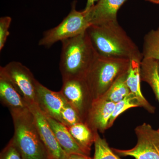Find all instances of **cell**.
<instances>
[{"mask_svg":"<svg viewBox=\"0 0 159 159\" xmlns=\"http://www.w3.org/2000/svg\"><path fill=\"white\" fill-rule=\"evenodd\" d=\"M127 73L120 76L101 97L116 103L124 99L130 92L126 83Z\"/></svg>","mask_w":159,"mask_h":159,"instance_id":"ac0fdd59","label":"cell"},{"mask_svg":"<svg viewBox=\"0 0 159 159\" xmlns=\"http://www.w3.org/2000/svg\"><path fill=\"white\" fill-rule=\"evenodd\" d=\"M61 42L59 70L62 80L84 78L99 55L87 31Z\"/></svg>","mask_w":159,"mask_h":159,"instance_id":"7a4b0ae2","label":"cell"},{"mask_svg":"<svg viewBox=\"0 0 159 159\" xmlns=\"http://www.w3.org/2000/svg\"><path fill=\"white\" fill-rule=\"evenodd\" d=\"M142 81L148 83L159 102V67L157 61L143 58L140 64Z\"/></svg>","mask_w":159,"mask_h":159,"instance_id":"2e32d148","label":"cell"},{"mask_svg":"<svg viewBox=\"0 0 159 159\" xmlns=\"http://www.w3.org/2000/svg\"><path fill=\"white\" fill-rule=\"evenodd\" d=\"M64 159H93L89 156L80 153L67 154Z\"/></svg>","mask_w":159,"mask_h":159,"instance_id":"d4e9b609","label":"cell"},{"mask_svg":"<svg viewBox=\"0 0 159 159\" xmlns=\"http://www.w3.org/2000/svg\"><path fill=\"white\" fill-rule=\"evenodd\" d=\"M14 133L11 140L24 159H49L29 107L10 112Z\"/></svg>","mask_w":159,"mask_h":159,"instance_id":"3957f363","label":"cell"},{"mask_svg":"<svg viewBox=\"0 0 159 159\" xmlns=\"http://www.w3.org/2000/svg\"><path fill=\"white\" fill-rule=\"evenodd\" d=\"M146 1L155 3V4H159V0H146Z\"/></svg>","mask_w":159,"mask_h":159,"instance_id":"4316f807","label":"cell"},{"mask_svg":"<svg viewBox=\"0 0 159 159\" xmlns=\"http://www.w3.org/2000/svg\"><path fill=\"white\" fill-rule=\"evenodd\" d=\"M46 116L57 142L66 153H80L88 155L74 140L67 127L56 119Z\"/></svg>","mask_w":159,"mask_h":159,"instance_id":"9a60e30c","label":"cell"},{"mask_svg":"<svg viewBox=\"0 0 159 159\" xmlns=\"http://www.w3.org/2000/svg\"><path fill=\"white\" fill-rule=\"evenodd\" d=\"M139 107H140L136 98L130 93L124 99L116 103L113 112L109 121L107 129L112 126L115 120L122 113L129 108Z\"/></svg>","mask_w":159,"mask_h":159,"instance_id":"44dd1931","label":"cell"},{"mask_svg":"<svg viewBox=\"0 0 159 159\" xmlns=\"http://www.w3.org/2000/svg\"><path fill=\"white\" fill-rule=\"evenodd\" d=\"M87 31L100 56L140 61L143 59L142 53L117 20L91 25Z\"/></svg>","mask_w":159,"mask_h":159,"instance_id":"6da1fadb","label":"cell"},{"mask_svg":"<svg viewBox=\"0 0 159 159\" xmlns=\"http://www.w3.org/2000/svg\"><path fill=\"white\" fill-rule=\"evenodd\" d=\"M0 159H24L12 140L10 141L1 152Z\"/></svg>","mask_w":159,"mask_h":159,"instance_id":"cb8c5ba5","label":"cell"},{"mask_svg":"<svg viewBox=\"0 0 159 159\" xmlns=\"http://www.w3.org/2000/svg\"><path fill=\"white\" fill-rule=\"evenodd\" d=\"M67 128L78 145L89 156L91 147L95 140V132L85 122H82Z\"/></svg>","mask_w":159,"mask_h":159,"instance_id":"e0dca14e","label":"cell"},{"mask_svg":"<svg viewBox=\"0 0 159 159\" xmlns=\"http://www.w3.org/2000/svg\"><path fill=\"white\" fill-rule=\"evenodd\" d=\"M157 133L159 137V129L158 130H157Z\"/></svg>","mask_w":159,"mask_h":159,"instance_id":"83f0119b","label":"cell"},{"mask_svg":"<svg viewBox=\"0 0 159 159\" xmlns=\"http://www.w3.org/2000/svg\"><path fill=\"white\" fill-rule=\"evenodd\" d=\"M141 61L135 59L130 60V65L126 78V83L130 93L136 98L140 107H143L150 113L153 114L155 112V107L151 105L145 99L141 90L140 76Z\"/></svg>","mask_w":159,"mask_h":159,"instance_id":"5bb4252c","label":"cell"},{"mask_svg":"<svg viewBox=\"0 0 159 159\" xmlns=\"http://www.w3.org/2000/svg\"><path fill=\"white\" fill-rule=\"evenodd\" d=\"M0 71L9 78L28 105L36 103L37 80L27 67L19 61H12L1 66Z\"/></svg>","mask_w":159,"mask_h":159,"instance_id":"52a82bcc","label":"cell"},{"mask_svg":"<svg viewBox=\"0 0 159 159\" xmlns=\"http://www.w3.org/2000/svg\"><path fill=\"white\" fill-rule=\"evenodd\" d=\"M137 143L134 148L126 150L112 148L120 156L132 157L135 159H159V137L157 130L144 123L135 129Z\"/></svg>","mask_w":159,"mask_h":159,"instance_id":"8992f818","label":"cell"},{"mask_svg":"<svg viewBox=\"0 0 159 159\" xmlns=\"http://www.w3.org/2000/svg\"><path fill=\"white\" fill-rule=\"evenodd\" d=\"M116 103L99 97L93 99L85 123L94 132L103 133L107 129L109 121Z\"/></svg>","mask_w":159,"mask_h":159,"instance_id":"8fae6325","label":"cell"},{"mask_svg":"<svg viewBox=\"0 0 159 159\" xmlns=\"http://www.w3.org/2000/svg\"><path fill=\"white\" fill-rule=\"evenodd\" d=\"M126 0H98L87 11L91 25H98L117 21L118 10Z\"/></svg>","mask_w":159,"mask_h":159,"instance_id":"7c38bea8","label":"cell"},{"mask_svg":"<svg viewBox=\"0 0 159 159\" xmlns=\"http://www.w3.org/2000/svg\"><path fill=\"white\" fill-rule=\"evenodd\" d=\"M28 106L34 117L40 138L47 150L49 159H64L67 154L57 142L45 114L37 103Z\"/></svg>","mask_w":159,"mask_h":159,"instance_id":"9c48e42d","label":"cell"},{"mask_svg":"<svg viewBox=\"0 0 159 159\" xmlns=\"http://www.w3.org/2000/svg\"><path fill=\"white\" fill-rule=\"evenodd\" d=\"M81 122L82 120L77 111L67 102L61 112L60 122L69 127Z\"/></svg>","mask_w":159,"mask_h":159,"instance_id":"7402d4cb","label":"cell"},{"mask_svg":"<svg viewBox=\"0 0 159 159\" xmlns=\"http://www.w3.org/2000/svg\"><path fill=\"white\" fill-rule=\"evenodd\" d=\"M142 54L143 58L159 61V28L145 35Z\"/></svg>","mask_w":159,"mask_h":159,"instance_id":"d6986e66","label":"cell"},{"mask_svg":"<svg viewBox=\"0 0 159 159\" xmlns=\"http://www.w3.org/2000/svg\"><path fill=\"white\" fill-rule=\"evenodd\" d=\"M95 153L93 159H122L110 148L105 139H102L95 132Z\"/></svg>","mask_w":159,"mask_h":159,"instance_id":"ffe728a7","label":"cell"},{"mask_svg":"<svg viewBox=\"0 0 159 159\" xmlns=\"http://www.w3.org/2000/svg\"><path fill=\"white\" fill-rule=\"evenodd\" d=\"M98 0H87L86 6L84 10L88 11L95 5V3L98 2Z\"/></svg>","mask_w":159,"mask_h":159,"instance_id":"484cf974","label":"cell"},{"mask_svg":"<svg viewBox=\"0 0 159 159\" xmlns=\"http://www.w3.org/2000/svg\"><path fill=\"white\" fill-rule=\"evenodd\" d=\"M91 25L88 11L84 10L77 11L76 2H74L69 14L59 25L45 31L38 45L50 48L58 42H62L85 32Z\"/></svg>","mask_w":159,"mask_h":159,"instance_id":"5b68a950","label":"cell"},{"mask_svg":"<svg viewBox=\"0 0 159 159\" xmlns=\"http://www.w3.org/2000/svg\"><path fill=\"white\" fill-rule=\"evenodd\" d=\"M11 18L3 16L0 18V51L2 50L7 39L10 34L9 29L11 22Z\"/></svg>","mask_w":159,"mask_h":159,"instance_id":"603a6c76","label":"cell"},{"mask_svg":"<svg viewBox=\"0 0 159 159\" xmlns=\"http://www.w3.org/2000/svg\"><path fill=\"white\" fill-rule=\"evenodd\" d=\"M130 60L98 55L84 79L93 100L102 96L120 76L127 73Z\"/></svg>","mask_w":159,"mask_h":159,"instance_id":"277c9868","label":"cell"},{"mask_svg":"<svg viewBox=\"0 0 159 159\" xmlns=\"http://www.w3.org/2000/svg\"><path fill=\"white\" fill-rule=\"evenodd\" d=\"M36 103L46 116L60 122L61 112L67 103L60 91L54 92L36 83Z\"/></svg>","mask_w":159,"mask_h":159,"instance_id":"30bf717a","label":"cell"},{"mask_svg":"<svg viewBox=\"0 0 159 159\" xmlns=\"http://www.w3.org/2000/svg\"><path fill=\"white\" fill-rule=\"evenodd\" d=\"M158 62L159 67V61H157Z\"/></svg>","mask_w":159,"mask_h":159,"instance_id":"f1b7e54d","label":"cell"},{"mask_svg":"<svg viewBox=\"0 0 159 159\" xmlns=\"http://www.w3.org/2000/svg\"><path fill=\"white\" fill-rule=\"evenodd\" d=\"M0 99L2 103L10 112L23 110L29 108L22 96L15 87L9 78L0 71Z\"/></svg>","mask_w":159,"mask_h":159,"instance_id":"4fadbf2b","label":"cell"},{"mask_svg":"<svg viewBox=\"0 0 159 159\" xmlns=\"http://www.w3.org/2000/svg\"><path fill=\"white\" fill-rule=\"evenodd\" d=\"M60 91L68 103L77 111L82 122H85L93 99L84 78L62 80Z\"/></svg>","mask_w":159,"mask_h":159,"instance_id":"ba28073f","label":"cell"}]
</instances>
